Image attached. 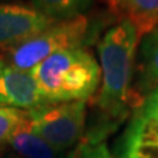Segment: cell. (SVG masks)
<instances>
[{
  "mask_svg": "<svg viewBox=\"0 0 158 158\" xmlns=\"http://www.w3.org/2000/svg\"><path fill=\"white\" fill-rule=\"evenodd\" d=\"M100 2L107 4L112 11H116V12L120 11V0H100Z\"/></svg>",
  "mask_w": 158,
  "mask_h": 158,
  "instance_id": "obj_15",
  "label": "cell"
},
{
  "mask_svg": "<svg viewBox=\"0 0 158 158\" xmlns=\"http://www.w3.org/2000/svg\"><path fill=\"white\" fill-rule=\"evenodd\" d=\"M46 104L31 71L20 70L0 58V106L29 111Z\"/></svg>",
  "mask_w": 158,
  "mask_h": 158,
  "instance_id": "obj_7",
  "label": "cell"
},
{
  "mask_svg": "<svg viewBox=\"0 0 158 158\" xmlns=\"http://www.w3.org/2000/svg\"><path fill=\"white\" fill-rule=\"evenodd\" d=\"M120 11L136 28L140 40L158 28V0H120Z\"/></svg>",
  "mask_w": 158,
  "mask_h": 158,
  "instance_id": "obj_10",
  "label": "cell"
},
{
  "mask_svg": "<svg viewBox=\"0 0 158 158\" xmlns=\"http://www.w3.org/2000/svg\"><path fill=\"white\" fill-rule=\"evenodd\" d=\"M27 111L0 106V146L8 144L16 128L25 118Z\"/></svg>",
  "mask_w": 158,
  "mask_h": 158,
  "instance_id": "obj_12",
  "label": "cell"
},
{
  "mask_svg": "<svg viewBox=\"0 0 158 158\" xmlns=\"http://www.w3.org/2000/svg\"><path fill=\"white\" fill-rule=\"evenodd\" d=\"M140 37L127 19L104 33L98 44L102 70V88L96 106L99 123L85 138L88 142L104 141L128 115L133 103V73Z\"/></svg>",
  "mask_w": 158,
  "mask_h": 158,
  "instance_id": "obj_1",
  "label": "cell"
},
{
  "mask_svg": "<svg viewBox=\"0 0 158 158\" xmlns=\"http://www.w3.org/2000/svg\"><path fill=\"white\" fill-rule=\"evenodd\" d=\"M61 158H83L82 156V145H81V142L75 146V148H73V149L69 150L66 154H63Z\"/></svg>",
  "mask_w": 158,
  "mask_h": 158,
  "instance_id": "obj_14",
  "label": "cell"
},
{
  "mask_svg": "<svg viewBox=\"0 0 158 158\" xmlns=\"http://www.w3.org/2000/svg\"><path fill=\"white\" fill-rule=\"evenodd\" d=\"M138 50V90L148 96L158 88V28L141 38Z\"/></svg>",
  "mask_w": 158,
  "mask_h": 158,
  "instance_id": "obj_8",
  "label": "cell"
},
{
  "mask_svg": "<svg viewBox=\"0 0 158 158\" xmlns=\"http://www.w3.org/2000/svg\"><path fill=\"white\" fill-rule=\"evenodd\" d=\"M20 158H57L58 153L32 129L28 115L8 141Z\"/></svg>",
  "mask_w": 158,
  "mask_h": 158,
  "instance_id": "obj_9",
  "label": "cell"
},
{
  "mask_svg": "<svg viewBox=\"0 0 158 158\" xmlns=\"http://www.w3.org/2000/svg\"><path fill=\"white\" fill-rule=\"evenodd\" d=\"M118 158H158V95L149 94L132 113L118 141Z\"/></svg>",
  "mask_w": 158,
  "mask_h": 158,
  "instance_id": "obj_5",
  "label": "cell"
},
{
  "mask_svg": "<svg viewBox=\"0 0 158 158\" xmlns=\"http://www.w3.org/2000/svg\"><path fill=\"white\" fill-rule=\"evenodd\" d=\"M54 23L56 20L46 17L33 7L0 4V46H16Z\"/></svg>",
  "mask_w": 158,
  "mask_h": 158,
  "instance_id": "obj_6",
  "label": "cell"
},
{
  "mask_svg": "<svg viewBox=\"0 0 158 158\" xmlns=\"http://www.w3.org/2000/svg\"><path fill=\"white\" fill-rule=\"evenodd\" d=\"M4 158H20L19 156H13V154H9V156H6Z\"/></svg>",
  "mask_w": 158,
  "mask_h": 158,
  "instance_id": "obj_16",
  "label": "cell"
},
{
  "mask_svg": "<svg viewBox=\"0 0 158 158\" xmlns=\"http://www.w3.org/2000/svg\"><path fill=\"white\" fill-rule=\"evenodd\" d=\"M90 23L83 16L57 21L45 31L8 49L7 62L20 70L31 71L44 59L66 49L83 48L90 33Z\"/></svg>",
  "mask_w": 158,
  "mask_h": 158,
  "instance_id": "obj_3",
  "label": "cell"
},
{
  "mask_svg": "<svg viewBox=\"0 0 158 158\" xmlns=\"http://www.w3.org/2000/svg\"><path fill=\"white\" fill-rule=\"evenodd\" d=\"M81 145H82L83 158H113L104 141L88 142L86 140H82Z\"/></svg>",
  "mask_w": 158,
  "mask_h": 158,
  "instance_id": "obj_13",
  "label": "cell"
},
{
  "mask_svg": "<svg viewBox=\"0 0 158 158\" xmlns=\"http://www.w3.org/2000/svg\"><path fill=\"white\" fill-rule=\"evenodd\" d=\"M32 129L57 153L82 141L86 127V102L46 103L27 111Z\"/></svg>",
  "mask_w": 158,
  "mask_h": 158,
  "instance_id": "obj_4",
  "label": "cell"
},
{
  "mask_svg": "<svg viewBox=\"0 0 158 158\" xmlns=\"http://www.w3.org/2000/svg\"><path fill=\"white\" fill-rule=\"evenodd\" d=\"M33 8L56 21H65L88 11L92 0H31Z\"/></svg>",
  "mask_w": 158,
  "mask_h": 158,
  "instance_id": "obj_11",
  "label": "cell"
},
{
  "mask_svg": "<svg viewBox=\"0 0 158 158\" xmlns=\"http://www.w3.org/2000/svg\"><path fill=\"white\" fill-rule=\"evenodd\" d=\"M153 92H154V94H157V95H158V88H156V90L153 91Z\"/></svg>",
  "mask_w": 158,
  "mask_h": 158,
  "instance_id": "obj_17",
  "label": "cell"
},
{
  "mask_svg": "<svg viewBox=\"0 0 158 158\" xmlns=\"http://www.w3.org/2000/svg\"><path fill=\"white\" fill-rule=\"evenodd\" d=\"M46 103L86 102L98 91L102 70L85 48L58 52L31 70Z\"/></svg>",
  "mask_w": 158,
  "mask_h": 158,
  "instance_id": "obj_2",
  "label": "cell"
}]
</instances>
